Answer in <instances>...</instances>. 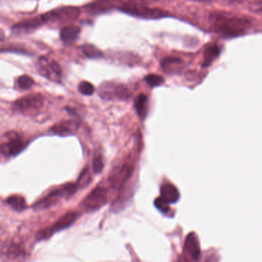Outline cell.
Returning <instances> with one entry per match:
<instances>
[{
	"mask_svg": "<svg viewBox=\"0 0 262 262\" xmlns=\"http://www.w3.org/2000/svg\"><path fill=\"white\" fill-rule=\"evenodd\" d=\"M155 205L163 213H168L169 212L170 208L168 207V203L165 202L161 197L156 198V201H155Z\"/></svg>",
	"mask_w": 262,
	"mask_h": 262,
	"instance_id": "28",
	"label": "cell"
},
{
	"mask_svg": "<svg viewBox=\"0 0 262 262\" xmlns=\"http://www.w3.org/2000/svg\"><path fill=\"white\" fill-rule=\"evenodd\" d=\"M79 127V123L76 121H64L53 126L51 131L56 135H68L77 131Z\"/></svg>",
	"mask_w": 262,
	"mask_h": 262,
	"instance_id": "15",
	"label": "cell"
},
{
	"mask_svg": "<svg viewBox=\"0 0 262 262\" xmlns=\"http://www.w3.org/2000/svg\"><path fill=\"white\" fill-rule=\"evenodd\" d=\"M209 21L216 33L226 36H237L251 26V21L245 16L229 12H215L210 15Z\"/></svg>",
	"mask_w": 262,
	"mask_h": 262,
	"instance_id": "1",
	"label": "cell"
},
{
	"mask_svg": "<svg viewBox=\"0 0 262 262\" xmlns=\"http://www.w3.org/2000/svg\"><path fill=\"white\" fill-rule=\"evenodd\" d=\"M133 172V167L130 164H122L116 167V169L112 171L110 177L108 178V182L113 189H121L123 185L130 179Z\"/></svg>",
	"mask_w": 262,
	"mask_h": 262,
	"instance_id": "11",
	"label": "cell"
},
{
	"mask_svg": "<svg viewBox=\"0 0 262 262\" xmlns=\"http://www.w3.org/2000/svg\"><path fill=\"white\" fill-rule=\"evenodd\" d=\"M44 105V98L40 94H31L22 97L14 101L13 108L23 113L39 110Z\"/></svg>",
	"mask_w": 262,
	"mask_h": 262,
	"instance_id": "8",
	"label": "cell"
},
{
	"mask_svg": "<svg viewBox=\"0 0 262 262\" xmlns=\"http://www.w3.org/2000/svg\"><path fill=\"white\" fill-rule=\"evenodd\" d=\"M80 27L76 26H68L63 27L60 31V38L63 42L69 43L75 42L80 34Z\"/></svg>",
	"mask_w": 262,
	"mask_h": 262,
	"instance_id": "17",
	"label": "cell"
},
{
	"mask_svg": "<svg viewBox=\"0 0 262 262\" xmlns=\"http://www.w3.org/2000/svg\"><path fill=\"white\" fill-rule=\"evenodd\" d=\"M78 89H79V93L81 94L87 96V97L92 96L95 93V90H96L95 86L90 82H87V81H82V82H80Z\"/></svg>",
	"mask_w": 262,
	"mask_h": 262,
	"instance_id": "24",
	"label": "cell"
},
{
	"mask_svg": "<svg viewBox=\"0 0 262 262\" xmlns=\"http://www.w3.org/2000/svg\"><path fill=\"white\" fill-rule=\"evenodd\" d=\"M34 83L35 82H34L33 79L27 75H21L17 79L18 87L23 90H28L31 89L33 86Z\"/></svg>",
	"mask_w": 262,
	"mask_h": 262,
	"instance_id": "22",
	"label": "cell"
},
{
	"mask_svg": "<svg viewBox=\"0 0 262 262\" xmlns=\"http://www.w3.org/2000/svg\"><path fill=\"white\" fill-rule=\"evenodd\" d=\"M220 54V49L219 46L212 45L207 47L204 52V60H203V67H208L214 60H216Z\"/></svg>",
	"mask_w": 262,
	"mask_h": 262,
	"instance_id": "19",
	"label": "cell"
},
{
	"mask_svg": "<svg viewBox=\"0 0 262 262\" xmlns=\"http://www.w3.org/2000/svg\"><path fill=\"white\" fill-rule=\"evenodd\" d=\"M79 189L78 184H66L60 189L51 192L49 194L41 198L33 204L35 210H44L50 208L59 201L60 197H68L76 193Z\"/></svg>",
	"mask_w": 262,
	"mask_h": 262,
	"instance_id": "2",
	"label": "cell"
},
{
	"mask_svg": "<svg viewBox=\"0 0 262 262\" xmlns=\"http://www.w3.org/2000/svg\"><path fill=\"white\" fill-rule=\"evenodd\" d=\"M108 193L106 189L102 187H97L83 201V205L88 212H93L103 206L106 203Z\"/></svg>",
	"mask_w": 262,
	"mask_h": 262,
	"instance_id": "9",
	"label": "cell"
},
{
	"mask_svg": "<svg viewBox=\"0 0 262 262\" xmlns=\"http://www.w3.org/2000/svg\"><path fill=\"white\" fill-rule=\"evenodd\" d=\"M119 10L126 14L144 20H159L169 16V13L166 11L158 8L147 7L141 4H125Z\"/></svg>",
	"mask_w": 262,
	"mask_h": 262,
	"instance_id": "3",
	"label": "cell"
},
{
	"mask_svg": "<svg viewBox=\"0 0 262 262\" xmlns=\"http://www.w3.org/2000/svg\"><path fill=\"white\" fill-rule=\"evenodd\" d=\"M79 15V10L78 8L68 6V7L58 8L46 12V14L41 15V18L44 24L66 23L75 20Z\"/></svg>",
	"mask_w": 262,
	"mask_h": 262,
	"instance_id": "6",
	"label": "cell"
},
{
	"mask_svg": "<svg viewBox=\"0 0 262 262\" xmlns=\"http://www.w3.org/2000/svg\"><path fill=\"white\" fill-rule=\"evenodd\" d=\"M37 72L39 75L52 82L60 83L62 80V69L57 62L46 56L39 58L35 64Z\"/></svg>",
	"mask_w": 262,
	"mask_h": 262,
	"instance_id": "4",
	"label": "cell"
},
{
	"mask_svg": "<svg viewBox=\"0 0 262 262\" xmlns=\"http://www.w3.org/2000/svg\"><path fill=\"white\" fill-rule=\"evenodd\" d=\"M104 164L102 161V156L100 154L96 155L93 159V169L95 173H100L102 171Z\"/></svg>",
	"mask_w": 262,
	"mask_h": 262,
	"instance_id": "26",
	"label": "cell"
},
{
	"mask_svg": "<svg viewBox=\"0 0 262 262\" xmlns=\"http://www.w3.org/2000/svg\"><path fill=\"white\" fill-rule=\"evenodd\" d=\"M22 252H23V250H22L21 247L20 245H17V244H11L8 247L5 254L7 255V257L15 259L16 258L20 257V255H22Z\"/></svg>",
	"mask_w": 262,
	"mask_h": 262,
	"instance_id": "25",
	"label": "cell"
},
{
	"mask_svg": "<svg viewBox=\"0 0 262 262\" xmlns=\"http://www.w3.org/2000/svg\"><path fill=\"white\" fill-rule=\"evenodd\" d=\"M183 61L178 57H165L162 60L161 66L168 74H178L183 69Z\"/></svg>",
	"mask_w": 262,
	"mask_h": 262,
	"instance_id": "14",
	"label": "cell"
},
{
	"mask_svg": "<svg viewBox=\"0 0 262 262\" xmlns=\"http://www.w3.org/2000/svg\"><path fill=\"white\" fill-rule=\"evenodd\" d=\"M78 218H79V214L77 212H67L63 216H62L52 227L47 228V229H43L42 231H39V234H37V239H47L55 233L70 227L76 222Z\"/></svg>",
	"mask_w": 262,
	"mask_h": 262,
	"instance_id": "7",
	"label": "cell"
},
{
	"mask_svg": "<svg viewBox=\"0 0 262 262\" xmlns=\"http://www.w3.org/2000/svg\"><path fill=\"white\" fill-rule=\"evenodd\" d=\"M196 2H212V0H194Z\"/></svg>",
	"mask_w": 262,
	"mask_h": 262,
	"instance_id": "30",
	"label": "cell"
},
{
	"mask_svg": "<svg viewBox=\"0 0 262 262\" xmlns=\"http://www.w3.org/2000/svg\"><path fill=\"white\" fill-rule=\"evenodd\" d=\"M43 24L42 18H41V16H39L38 17L33 18L30 20H25V21L14 25L12 27V31L13 32V33L16 34V35L29 33L30 32L33 31L39 27H42Z\"/></svg>",
	"mask_w": 262,
	"mask_h": 262,
	"instance_id": "13",
	"label": "cell"
},
{
	"mask_svg": "<svg viewBox=\"0 0 262 262\" xmlns=\"http://www.w3.org/2000/svg\"><path fill=\"white\" fill-rule=\"evenodd\" d=\"M99 96L105 100L126 101L131 97V93L125 85L106 82L100 86Z\"/></svg>",
	"mask_w": 262,
	"mask_h": 262,
	"instance_id": "5",
	"label": "cell"
},
{
	"mask_svg": "<svg viewBox=\"0 0 262 262\" xmlns=\"http://www.w3.org/2000/svg\"><path fill=\"white\" fill-rule=\"evenodd\" d=\"M184 255L189 260L196 261L199 258V244L195 233H191L187 236L184 246Z\"/></svg>",
	"mask_w": 262,
	"mask_h": 262,
	"instance_id": "12",
	"label": "cell"
},
{
	"mask_svg": "<svg viewBox=\"0 0 262 262\" xmlns=\"http://www.w3.org/2000/svg\"><path fill=\"white\" fill-rule=\"evenodd\" d=\"M26 147V143L16 133L7 134V141L1 145V152L5 157L17 156Z\"/></svg>",
	"mask_w": 262,
	"mask_h": 262,
	"instance_id": "10",
	"label": "cell"
},
{
	"mask_svg": "<svg viewBox=\"0 0 262 262\" xmlns=\"http://www.w3.org/2000/svg\"><path fill=\"white\" fill-rule=\"evenodd\" d=\"M135 108L138 117L145 120L148 112V98L145 94L138 95L135 99Z\"/></svg>",
	"mask_w": 262,
	"mask_h": 262,
	"instance_id": "18",
	"label": "cell"
},
{
	"mask_svg": "<svg viewBox=\"0 0 262 262\" xmlns=\"http://www.w3.org/2000/svg\"><path fill=\"white\" fill-rule=\"evenodd\" d=\"M90 181H91V177L89 175V170L86 168L82 171L77 184L79 187H86L90 183Z\"/></svg>",
	"mask_w": 262,
	"mask_h": 262,
	"instance_id": "27",
	"label": "cell"
},
{
	"mask_svg": "<svg viewBox=\"0 0 262 262\" xmlns=\"http://www.w3.org/2000/svg\"><path fill=\"white\" fill-rule=\"evenodd\" d=\"M161 196L160 197L168 204L177 202L180 197L179 192L173 185L165 183L161 187Z\"/></svg>",
	"mask_w": 262,
	"mask_h": 262,
	"instance_id": "16",
	"label": "cell"
},
{
	"mask_svg": "<svg viewBox=\"0 0 262 262\" xmlns=\"http://www.w3.org/2000/svg\"><path fill=\"white\" fill-rule=\"evenodd\" d=\"M5 203L18 212H23L27 208V201L24 197L20 196H9L5 199Z\"/></svg>",
	"mask_w": 262,
	"mask_h": 262,
	"instance_id": "20",
	"label": "cell"
},
{
	"mask_svg": "<svg viewBox=\"0 0 262 262\" xmlns=\"http://www.w3.org/2000/svg\"><path fill=\"white\" fill-rule=\"evenodd\" d=\"M145 81L147 84L151 87L154 88L162 86L164 83V78L156 74H149L145 77Z\"/></svg>",
	"mask_w": 262,
	"mask_h": 262,
	"instance_id": "23",
	"label": "cell"
},
{
	"mask_svg": "<svg viewBox=\"0 0 262 262\" xmlns=\"http://www.w3.org/2000/svg\"><path fill=\"white\" fill-rule=\"evenodd\" d=\"M82 52L85 56L89 59H98L103 57V53L99 50L98 48L90 45V44H85L81 47Z\"/></svg>",
	"mask_w": 262,
	"mask_h": 262,
	"instance_id": "21",
	"label": "cell"
},
{
	"mask_svg": "<svg viewBox=\"0 0 262 262\" xmlns=\"http://www.w3.org/2000/svg\"><path fill=\"white\" fill-rule=\"evenodd\" d=\"M252 9H253L255 12H262V2L254 4L253 6H252Z\"/></svg>",
	"mask_w": 262,
	"mask_h": 262,
	"instance_id": "29",
	"label": "cell"
}]
</instances>
